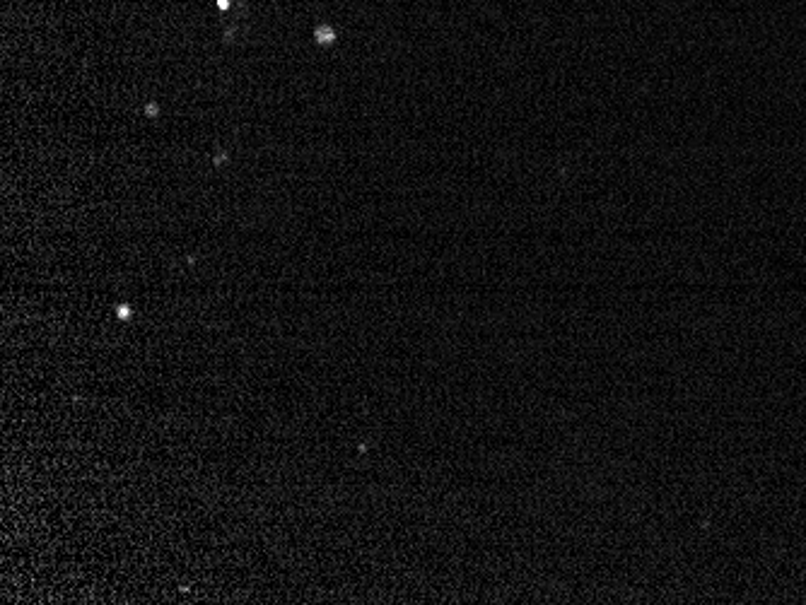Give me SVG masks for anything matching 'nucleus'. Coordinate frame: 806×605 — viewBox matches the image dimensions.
<instances>
[{"mask_svg":"<svg viewBox=\"0 0 806 605\" xmlns=\"http://www.w3.org/2000/svg\"><path fill=\"white\" fill-rule=\"evenodd\" d=\"M317 41H319V44H326V46L334 44V41H336L334 29H331L329 25H319L317 27Z\"/></svg>","mask_w":806,"mask_h":605,"instance_id":"f257e3e1","label":"nucleus"},{"mask_svg":"<svg viewBox=\"0 0 806 605\" xmlns=\"http://www.w3.org/2000/svg\"><path fill=\"white\" fill-rule=\"evenodd\" d=\"M218 8L227 10V8H230V0H218Z\"/></svg>","mask_w":806,"mask_h":605,"instance_id":"f03ea898","label":"nucleus"}]
</instances>
